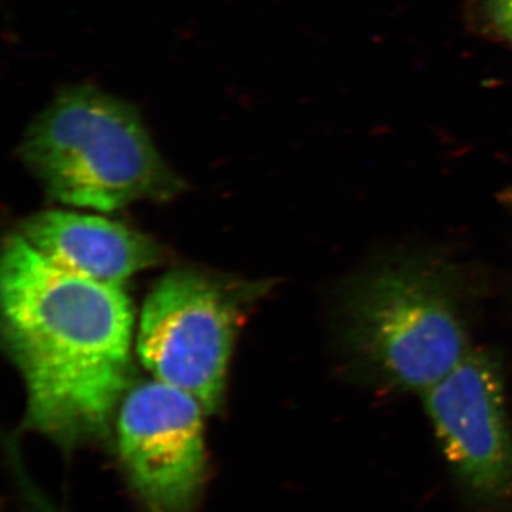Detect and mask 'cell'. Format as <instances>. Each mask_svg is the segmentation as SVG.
<instances>
[{
    "label": "cell",
    "instance_id": "obj_1",
    "mask_svg": "<svg viewBox=\"0 0 512 512\" xmlns=\"http://www.w3.org/2000/svg\"><path fill=\"white\" fill-rule=\"evenodd\" d=\"M0 301L3 345L26 387L23 429L64 453L107 443L133 384L124 288L64 271L15 232L3 244Z\"/></svg>",
    "mask_w": 512,
    "mask_h": 512
},
{
    "label": "cell",
    "instance_id": "obj_2",
    "mask_svg": "<svg viewBox=\"0 0 512 512\" xmlns=\"http://www.w3.org/2000/svg\"><path fill=\"white\" fill-rule=\"evenodd\" d=\"M466 281L431 254L389 256L342 286L336 343L355 382L421 392L471 352Z\"/></svg>",
    "mask_w": 512,
    "mask_h": 512
},
{
    "label": "cell",
    "instance_id": "obj_3",
    "mask_svg": "<svg viewBox=\"0 0 512 512\" xmlns=\"http://www.w3.org/2000/svg\"><path fill=\"white\" fill-rule=\"evenodd\" d=\"M20 156L52 200L86 210L170 201L184 188L136 109L90 86L57 94L30 124Z\"/></svg>",
    "mask_w": 512,
    "mask_h": 512
},
{
    "label": "cell",
    "instance_id": "obj_4",
    "mask_svg": "<svg viewBox=\"0 0 512 512\" xmlns=\"http://www.w3.org/2000/svg\"><path fill=\"white\" fill-rule=\"evenodd\" d=\"M255 285L194 268H177L148 293L137 355L154 379L200 400L207 414L224 402L229 359Z\"/></svg>",
    "mask_w": 512,
    "mask_h": 512
},
{
    "label": "cell",
    "instance_id": "obj_5",
    "mask_svg": "<svg viewBox=\"0 0 512 512\" xmlns=\"http://www.w3.org/2000/svg\"><path fill=\"white\" fill-rule=\"evenodd\" d=\"M423 403L467 512H512V426L497 356L471 350Z\"/></svg>",
    "mask_w": 512,
    "mask_h": 512
},
{
    "label": "cell",
    "instance_id": "obj_6",
    "mask_svg": "<svg viewBox=\"0 0 512 512\" xmlns=\"http://www.w3.org/2000/svg\"><path fill=\"white\" fill-rule=\"evenodd\" d=\"M204 414L192 394L154 377L127 390L114 444L143 512H197L208 476Z\"/></svg>",
    "mask_w": 512,
    "mask_h": 512
},
{
    "label": "cell",
    "instance_id": "obj_7",
    "mask_svg": "<svg viewBox=\"0 0 512 512\" xmlns=\"http://www.w3.org/2000/svg\"><path fill=\"white\" fill-rule=\"evenodd\" d=\"M18 232L64 271L117 288L160 264L164 256L156 239L100 215L37 212L20 224Z\"/></svg>",
    "mask_w": 512,
    "mask_h": 512
},
{
    "label": "cell",
    "instance_id": "obj_8",
    "mask_svg": "<svg viewBox=\"0 0 512 512\" xmlns=\"http://www.w3.org/2000/svg\"><path fill=\"white\" fill-rule=\"evenodd\" d=\"M494 25L512 42V0H487Z\"/></svg>",
    "mask_w": 512,
    "mask_h": 512
}]
</instances>
